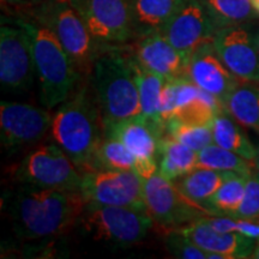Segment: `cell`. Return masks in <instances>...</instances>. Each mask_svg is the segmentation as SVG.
<instances>
[{
	"label": "cell",
	"instance_id": "cell-1",
	"mask_svg": "<svg viewBox=\"0 0 259 259\" xmlns=\"http://www.w3.org/2000/svg\"><path fill=\"white\" fill-rule=\"evenodd\" d=\"M87 200L80 192L44 189L29 184L4 191L3 210L16 236L38 240L64 234L77 225Z\"/></svg>",
	"mask_w": 259,
	"mask_h": 259
},
{
	"label": "cell",
	"instance_id": "cell-2",
	"mask_svg": "<svg viewBox=\"0 0 259 259\" xmlns=\"http://www.w3.org/2000/svg\"><path fill=\"white\" fill-rule=\"evenodd\" d=\"M51 136L79 170L92 169L94 156L105 131L92 85L80 82L53 114Z\"/></svg>",
	"mask_w": 259,
	"mask_h": 259
},
{
	"label": "cell",
	"instance_id": "cell-3",
	"mask_svg": "<svg viewBox=\"0 0 259 259\" xmlns=\"http://www.w3.org/2000/svg\"><path fill=\"white\" fill-rule=\"evenodd\" d=\"M89 79L103 127L142 114L128 47L107 46L94 63Z\"/></svg>",
	"mask_w": 259,
	"mask_h": 259
},
{
	"label": "cell",
	"instance_id": "cell-4",
	"mask_svg": "<svg viewBox=\"0 0 259 259\" xmlns=\"http://www.w3.org/2000/svg\"><path fill=\"white\" fill-rule=\"evenodd\" d=\"M14 22L27 35L40 87V102L47 109L56 108L72 95L84 77L47 27L35 19L17 18Z\"/></svg>",
	"mask_w": 259,
	"mask_h": 259
},
{
	"label": "cell",
	"instance_id": "cell-5",
	"mask_svg": "<svg viewBox=\"0 0 259 259\" xmlns=\"http://www.w3.org/2000/svg\"><path fill=\"white\" fill-rule=\"evenodd\" d=\"M32 16L56 35L76 69L84 78H89L97 57L111 45L95 40L67 0H45L34 10Z\"/></svg>",
	"mask_w": 259,
	"mask_h": 259
},
{
	"label": "cell",
	"instance_id": "cell-6",
	"mask_svg": "<svg viewBox=\"0 0 259 259\" xmlns=\"http://www.w3.org/2000/svg\"><path fill=\"white\" fill-rule=\"evenodd\" d=\"M153 223V219L147 211L93 202H87L77 221V225L93 240L120 247L141 242Z\"/></svg>",
	"mask_w": 259,
	"mask_h": 259
},
{
	"label": "cell",
	"instance_id": "cell-7",
	"mask_svg": "<svg viewBox=\"0 0 259 259\" xmlns=\"http://www.w3.org/2000/svg\"><path fill=\"white\" fill-rule=\"evenodd\" d=\"M17 183L44 189L79 192L82 171L58 144H44L30 151L15 170Z\"/></svg>",
	"mask_w": 259,
	"mask_h": 259
},
{
	"label": "cell",
	"instance_id": "cell-8",
	"mask_svg": "<svg viewBox=\"0 0 259 259\" xmlns=\"http://www.w3.org/2000/svg\"><path fill=\"white\" fill-rule=\"evenodd\" d=\"M147 211L153 221L167 231H174L191 225L200 219L212 216L198 204L190 200L173 181L156 173L143 179Z\"/></svg>",
	"mask_w": 259,
	"mask_h": 259
},
{
	"label": "cell",
	"instance_id": "cell-9",
	"mask_svg": "<svg viewBox=\"0 0 259 259\" xmlns=\"http://www.w3.org/2000/svg\"><path fill=\"white\" fill-rule=\"evenodd\" d=\"M90 34L102 45H125L135 38L131 0H67Z\"/></svg>",
	"mask_w": 259,
	"mask_h": 259
},
{
	"label": "cell",
	"instance_id": "cell-10",
	"mask_svg": "<svg viewBox=\"0 0 259 259\" xmlns=\"http://www.w3.org/2000/svg\"><path fill=\"white\" fill-rule=\"evenodd\" d=\"M79 192L87 202L147 211L143 179L135 170L83 171Z\"/></svg>",
	"mask_w": 259,
	"mask_h": 259
},
{
	"label": "cell",
	"instance_id": "cell-11",
	"mask_svg": "<svg viewBox=\"0 0 259 259\" xmlns=\"http://www.w3.org/2000/svg\"><path fill=\"white\" fill-rule=\"evenodd\" d=\"M212 44L223 63L242 82H259V27L253 22L216 30Z\"/></svg>",
	"mask_w": 259,
	"mask_h": 259
},
{
	"label": "cell",
	"instance_id": "cell-12",
	"mask_svg": "<svg viewBox=\"0 0 259 259\" xmlns=\"http://www.w3.org/2000/svg\"><path fill=\"white\" fill-rule=\"evenodd\" d=\"M50 109L29 103H0V136L2 145L6 150L27 147L40 142L51 131Z\"/></svg>",
	"mask_w": 259,
	"mask_h": 259
},
{
	"label": "cell",
	"instance_id": "cell-13",
	"mask_svg": "<svg viewBox=\"0 0 259 259\" xmlns=\"http://www.w3.org/2000/svg\"><path fill=\"white\" fill-rule=\"evenodd\" d=\"M0 28V83L3 89L25 92L32 85L35 73L30 46L23 29L2 19Z\"/></svg>",
	"mask_w": 259,
	"mask_h": 259
},
{
	"label": "cell",
	"instance_id": "cell-14",
	"mask_svg": "<svg viewBox=\"0 0 259 259\" xmlns=\"http://www.w3.org/2000/svg\"><path fill=\"white\" fill-rule=\"evenodd\" d=\"M105 136L121 142L135 155V171L142 179H149L158 170L160 138L164 134L145 120L142 115L113 122L103 127Z\"/></svg>",
	"mask_w": 259,
	"mask_h": 259
},
{
	"label": "cell",
	"instance_id": "cell-15",
	"mask_svg": "<svg viewBox=\"0 0 259 259\" xmlns=\"http://www.w3.org/2000/svg\"><path fill=\"white\" fill-rule=\"evenodd\" d=\"M160 32L190 59L197 48L212 41L216 28L198 0H185Z\"/></svg>",
	"mask_w": 259,
	"mask_h": 259
},
{
	"label": "cell",
	"instance_id": "cell-16",
	"mask_svg": "<svg viewBox=\"0 0 259 259\" xmlns=\"http://www.w3.org/2000/svg\"><path fill=\"white\" fill-rule=\"evenodd\" d=\"M186 78L222 103L241 80L223 63L212 41L205 42L193 52L187 65Z\"/></svg>",
	"mask_w": 259,
	"mask_h": 259
},
{
	"label": "cell",
	"instance_id": "cell-17",
	"mask_svg": "<svg viewBox=\"0 0 259 259\" xmlns=\"http://www.w3.org/2000/svg\"><path fill=\"white\" fill-rule=\"evenodd\" d=\"M128 50L141 66L166 79L186 78L189 58L184 56L160 31L138 38Z\"/></svg>",
	"mask_w": 259,
	"mask_h": 259
},
{
	"label": "cell",
	"instance_id": "cell-18",
	"mask_svg": "<svg viewBox=\"0 0 259 259\" xmlns=\"http://www.w3.org/2000/svg\"><path fill=\"white\" fill-rule=\"evenodd\" d=\"M209 253H219L227 259L251 258L257 241L240 233H223L216 231L206 222L205 218L178 229Z\"/></svg>",
	"mask_w": 259,
	"mask_h": 259
},
{
	"label": "cell",
	"instance_id": "cell-19",
	"mask_svg": "<svg viewBox=\"0 0 259 259\" xmlns=\"http://www.w3.org/2000/svg\"><path fill=\"white\" fill-rule=\"evenodd\" d=\"M135 38L162 30L185 0H131Z\"/></svg>",
	"mask_w": 259,
	"mask_h": 259
},
{
	"label": "cell",
	"instance_id": "cell-20",
	"mask_svg": "<svg viewBox=\"0 0 259 259\" xmlns=\"http://www.w3.org/2000/svg\"><path fill=\"white\" fill-rule=\"evenodd\" d=\"M128 47V46H127ZM130 51V50H128ZM131 54V52H130ZM132 67L136 83L138 87L139 100H141L142 116L155 126L162 134H166V126L161 118V97L166 78L150 72L141 66L137 60L131 54Z\"/></svg>",
	"mask_w": 259,
	"mask_h": 259
},
{
	"label": "cell",
	"instance_id": "cell-21",
	"mask_svg": "<svg viewBox=\"0 0 259 259\" xmlns=\"http://www.w3.org/2000/svg\"><path fill=\"white\" fill-rule=\"evenodd\" d=\"M197 156L198 151L164 134L160 138L157 173L164 179L174 183L179 178L196 169Z\"/></svg>",
	"mask_w": 259,
	"mask_h": 259
},
{
	"label": "cell",
	"instance_id": "cell-22",
	"mask_svg": "<svg viewBox=\"0 0 259 259\" xmlns=\"http://www.w3.org/2000/svg\"><path fill=\"white\" fill-rule=\"evenodd\" d=\"M232 173H234V171L196 168V169L187 173L186 176L174 181V184L190 200L208 210L212 196L220 189L223 181Z\"/></svg>",
	"mask_w": 259,
	"mask_h": 259
},
{
	"label": "cell",
	"instance_id": "cell-23",
	"mask_svg": "<svg viewBox=\"0 0 259 259\" xmlns=\"http://www.w3.org/2000/svg\"><path fill=\"white\" fill-rule=\"evenodd\" d=\"M225 112L259 134V82L239 83L223 101Z\"/></svg>",
	"mask_w": 259,
	"mask_h": 259
},
{
	"label": "cell",
	"instance_id": "cell-24",
	"mask_svg": "<svg viewBox=\"0 0 259 259\" xmlns=\"http://www.w3.org/2000/svg\"><path fill=\"white\" fill-rule=\"evenodd\" d=\"M211 131L213 143L254 162L257 148L251 143L240 124L232 115L225 111L216 115L211 124Z\"/></svg>",
	"mask_w": 259,
	"mask_h": 259
},
{
	"label": "cell",
	"instance_id": "cell-25",
	"mask_svg": "<svg viewBox=\"0 0 259 259\" xmlns=\"http://www.w3.org/2000/svg\"><path fill=\"white\" fill-rule=\"evenodd\" d=\"M211 19L216 30L257 18L251 0H198Z\"/></svg>",
	"mask_w": 259,
	"mask_h": 259
},
{
	"label": "cell",
	"instance_id": "cell-26",
	"mask_svg": "<svg viewBox=\"0 0 259 259\" xmlns=\"http://www.w3.org/2000/svg\"><path fill=\"white\" fill-rule=\"evenodd\" d=\"M223 111V103L218 97L199 88L198 95L180 106L171 119L190 125L211 126L215 116Z\"/></svg>",
	"mask_w": 259,
	"mask_h": 259
},
{
	"label": "cell",
	"instance_id": "cell-27",
	"mask_svg": "<svg viewBox=\"0 0 259 259\" xmlns=\"http://www.w3.org/2000/svg\"><path fill=\"white\" fill-rule=\"evenodd\" d=\"M135 155L112 136H103L90 170H135Z\"/></svg>",
	"mask_w": 259,
	"mask_h": 259
},
{
	"label": "cell",
	"instance_id": "cell-28",
	"mask_svg": "<svg viewBox=\"0 0 259 259\" xmlns=\"http://www.w3.org/2000/svg\"><path fill=\"white\" fill-rule=\"evenodd\" d=\"M196 168L250 174L255 167L253 161L247 160L240 155L212 143L198 151Z\"/></svg>",
	"mask_w": 259,
	"mask_h": 259
},
{
	"label": "cell",
	"instance_id": "cell-29",
	"mask_svg": "<svg viewBox=\"0 0 259 259\" xmlns=\"http://www.w3.org/2000/svg\"><path fill=\"white\" fill-rule=\"evenodd\" d=\"M248 174L232 173L220 189L213 194L209 203V212L212 216H229L238 210L245 193L246 181Z\"/></svg>",
	"mask_w": 259,
	"mask_h": 259
},
{
	"label": "cell",
	"instance_id": "cell-30",
	"mask_svg": "<svg viewBox=\"0 0 259 259\" xmlns=\"http://www.w3.org/2000/svg\"><path fill=\"white\" fill-rule=\"evenodd\" d=\"M166 134L196 151L213 143L211 126L190 125L170 119L166 122Z\"/></svg>",
	"mask_w": 259,
	"mask_h": 259
},
{
	"label": "cell",
	"instance_id": "cell-31",
	"mask_svg": "<svg viewBox=\"0 0 259 259\" xmlns=\"http://www.w3.org/2000/svg\"><path fill=\"white\" fill-rule=\"evenodd\" d=\"M232 218L251 221L259 219V170L255 168L248 174L244 198Z\"/></svg>",
	"mask_w": 259,
	"mask_h": 259
},
{
	"label": "cell",
	"instance_id": "cell-32",
	"mask_svg": "<svg viewBox=\"0 0 259 259\" xmlns=\"http://www.w3.org/2000/svg\"><path fill=\"white\" fill-rule=\"evenodd\" d=\"M166 246L169 253L176 258L181 259H209V252L203 250L198 245L194 244L178 229L168 231Z\"/></svg>",
	"mask_w": 259,
	"mask_h": 259
},
{
	"label": "cell",
	"instance_id": "cell-33",
	"mask_svg": "<svg viewBox=\"0 0 259 259\" xmlns=\"http://www.w3.org/2000/svg\"><path fill=\"white\" fill-rule=\"evenodd\" d=\"M234 232L248 236V238L259 240V223H255L251 220H239L234 219Z\"/></svg>",
	"mask_w": 259,
	"mask_h": 259
},
{
	"label": "cell",
	"instance_id": "cell-34",
	"mask_svg": "<svg viewBox=\"0 0 259 259\" xmlns=\"http://www.w3.org/2000/svg\"><path fill=\"white\" fill-rule=\"evenodd\" d=\"M2 2L10 5H23L28 4V3L32 2V0H2ZM34 2H36V0H34Z\"/></svg>",
	"mask_w": 259,
	"mask_h": 259
},
{
	"label": "cell",
	"instance_id": "cell-35",
	"mask_svg": "<svg viewBox=\"0 0 259 259\" xmlns=\"http://www.w3.org/2000/svg\"><path fill=\"white\" fill-rule=\"evenodd\" d=\"M251 258H253V259H259V240L257 241V245H255L254 251H253V253H252Z\"/></svg>",
	"mask_w": 259,
	"mask_h": 259
},
{
	"label": "cell",
	"instance_id": "cell-36",
	"mask_svg": "<svg viewBox=\"0 0 259 259\" xmlns=\"http://www.w3.org/2000/svg\"><path fill=\"white\" fill-rule=\"evenodd\" d=\"M251 5L252 8L254 9V11L257 12V15L259 16V0H251Z\"/></svg>",
	"mask_w": 259,
	"mask_h": 259
},
{
	"label": "cell",
	"instance_id": "cell-37",
	"mask_svg": "<svg viewBox=\"0 0 259 259\" xmlns=\"http://www.w3.org/2000/svg\"><path fill=\"white\" fill-rule=\"evenodd\" d=\"M254 167L255 169L259 170V145L257 147V155H255V158H254Z\"/></svg>",
	"mask_w": 259,
	"mask_h": 259
}]
</instances>
